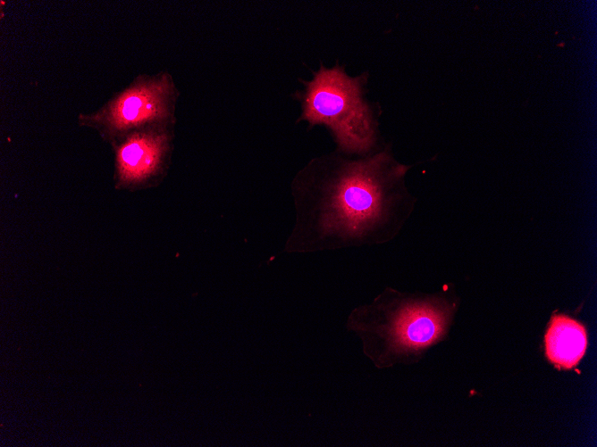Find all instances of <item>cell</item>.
Masks as SVG:
<instances>
[{
  "instance_id": "6da1fadb",
  "label": "cell",
  "mask_w": 597,
  "mask_h": 447,
  "mask_svg": "<svg viewBox=\"0 0 597 447\" xmlns=\"http://www.w3.org/2000/svg\"><path fill=\"white\" fill-rule=\"evenodd\" d=\"M389 167L384 153L344 165L325 194L323 230L349 239L377 231L389 210Z\"/></svg>"
},
{
  "instance_id": "8992f818",
  "label": "cell",
  "mask_w": 597,
  "mask_h": 447,
  "mask_svg": "<svg viewBox=\"0 0 597 447\" xmlns=\"http://www.w3.org/2000/svg\"><path fill=\"white\" fill-rule=\"evenodd\" d=\"M586 345V331L582 324L564 315L552 317L545 335V349L548 359L558 368L576 366Z\"/></svg>"
},
{
  "instance_id": "5b68a950",
  "label": "cell",
  "mask_w": 597,
  "mask_h": 447,
  "mask_svg": "<svg viewBox=\"0 0 597 447\" xmlns=\"http://www.w3.org/2000/svg\"><path fill=\"white\" fill-rule=\"evenodd\" d=\"M447 314L441 308L428 303L408 304L399 309L391 320L378 332L398 350L427 346L443 333Z\"/></svg>"
},
{
  "instance_id": "3957f363",
  "label": "cell",
  "mask_w": 597,
  "mask_h": 447,
  "mask_svg": "<svg viewBox=\"0 0 597 447\" xmlns=\"http://www.w3.org/2000/svg\"><path fill=\"white\" fill-rule=\"evenodd\" d=\"M177 97L168 73L140 76L98 111L80 115L79 124L95 129L111 144L130 131L169 124Z\"/></svg>"
},
{
  "instance_id": "7a4b0ae2",
  "label": "cell",
  "mask_w": 597,
  "mask_h": 447,
  "mask_svg": "<svg viewBox=\"0 0 597 447\" xmlns=\"http://www.w3.org/2000/svg\"><path fill=\"white\" fill-rule=\"evenodd\" d=\"M303 118L311 124L329 126L349 151H366L374 139L372 116L361 98L358 81L340 68L322 67L307 83Z\"/></svg>"
},
{
  "instance_id": "277c9868",
  "label": "cell",
  "mask_w": 597,
  "mask_h": 447,
  "mask_svg": "<svg viewBox=\"0 0 597 447\" xmlns=\"http://www.w3.org/2000/svg\"><path fill=\"white\" fill-rule=\"evenodd\" d=\"M165 125L130 131L110 145L114 152V187L135 190L158 176L170 150Z\"/></svg>"
}]
</instances>
